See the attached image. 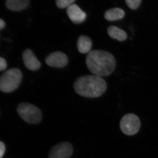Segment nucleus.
Wrapping results in <instances>:
<instances>
[{
  "label": "nucleus",
  "mask_w": 158,
  "mask_h": 158,
  "mask_svg": "<svg viewBox=\"0 0 158 158\" xmlns=\"http://www.w3.org/2000/svg\"><path fill=\"white\" fill-rule=\"evenodd\" d=\"M141 0H125L129 8L133 10L137 9L141 4Z\"/></svg>",
  "instance_id": "obj_15"
},
{
  "label": "nucleus",
  "mask_w": 158,
  "mask_h": 158,
  "mask_svg": "<svg viewBox=\"0 0 158 158\" xmlns=\"http://www.w3.org/2000/svg\"><path fill=\"white\" fill-rule=\"evenodd\" d=\"M45 61L46 63L51 67L62 68L68 64L69 60L65 54L57 51L49 54L46 58Z\"/></svg>",
  "instance_id": "obj_7"
},
{
  "label": "nucleus",
  "mask_w": 158,
  "mask_h": 158,
  "mask_svg": "<svg viewBox=\"0 0 158 158\" xmlns=\"http://www.w3.org/2000/svg\"><path fill=\"white\" fill-rule=\"evenodd\" d=\"M73 148L70 143L66 141L56 144L49 152V158H70L73 154Z\"/></svg>",
  "instance_id": "obj_6"
},
{
  "label": "nucleus",
  "mask_w": 158,
  "mask_h": 158,
  "mask_svg": "<svg viewBox=\"0 0 158 158\" xmlns=\"http://www.w3.org/2000/svg\"><path fill=\"white\" fill-rule=\"evenodd\" d=\"M22 78V73L19 69H8L0 77V90L4 93L13 92L19 86Z\"/></svg>",
  "instance_id": "obj_3"
},
{
  "label": "nucleus",
  "mask_w": 158,
  "mask_h": 158,
  "mask_svg": "<svg viewBox=\"0 0 158 158\" xmlns=\"http://www.w3.org/2000/svg\"><path fill=\"white\" fill-rule=\"evenodd\" d=\"M7 64L6 60L0 57V71L5 70L7 68Z\"/></svg>",
  "instance_id": "obj_16"
},
{
  "label": "nucleus",
  "mask_w": 158,
  "mask_h": 158,
  "mask_svg": "<svg viewBox=\"0 0 158 158\" xmlns=\"http://www.w3.org/2000/svg\"><path fill=\"white\" fill-rule=\"evenodd\" d=\"M75 0H56L57 6L60 9L68 8L73 4Z\"/></svg>",
  "instance_id": "obj_14"
},
{
  "label": "nucleus",
  "mask_w": 158,
  "mask_h": 158,
  "mask_svg": "<svg viewBox=\"0 0 158 158\" xmlns=\"http://www.w3.org/2000/svg\"><path fill=\"white\" fill-rule=\"evenodd\" d=\"M30 0H6V6L11 11H20L26 9L30 3Z\"/></svg>",
  "instance_id": "obj_11"
},
{
  "label": "nucleus",
  "mask_w": 158,
  "mask_h": 158,
  "mask_svg": "<svg viewBox=\"0 0 158 158\" xmlns=\"http://www.w3.org/2000/svg\"><path fill=\"white\" fill-rule=\"evenodd\" d=\"M108 35L113 39L117 40L119 41H123L127 39V33L122 29L114 26L109 27L107 29Z\"/></svg>",
  "instance_id": "obj_12"
},
{
  "label": "nucleus",
  "mask_w": 158,
  "mask_h": 158,
  "mask_svg": "<svg viewBox=\"0 0 158 158\" xmlns=\"http://www.w3.org/2000/svg\"><path fill=\"white\" fill-rule=\"evenodd\" d=\"M76 92L80 96L88 98L99 97L107 88L106 82L102 77L88 75L80 77L73 85Z\"/></svg>",
  "instance_id": "obj_2"
},
{
  "label": "nucleus",
  "mask_w": 158,
  "mask_h": 158,
  "mask_svg": "<svg viewBox=\"0 0 158 158\" xmlns=\"http://www.w3.org/2000/svg\"><path fill=\"white\" fill-rule=\"evenodd\" d=\"M6 26V23L3 20L0 19V30H2Z\"/></svg>",
  "instance_id": "obj_18"
},
{
  "label": "nucleus",
  "mask_w": 158,
  "mask_h": 158,
  "mask_svg": "<svg viewBox=\"0 0 158 158\" xmlns=\"http://www.w3.org/2000/svg\"><path fill=\"white\" fill-rule=\"evenodd\" d=\"M67 13L69 19L74 23L79 24L84 22L87 17L86 13L74 4L67 8Z\"/></svg>",
  "instance_id": "obj_9"
},
{
  "label": "nucleus",
  "mask_w": 158,
  "mask_h": 158,
  "mask_svg": "<svg viewBox=\"0 0 158 158\" xmlns=\"http://www.w3.org/2000/svg\"><path fill=\"white\" fill-rule=\"evenodd\" d=\"M124 15L125 12L123 9L119 8H114L106 11L104 17L109 21H114L122 19Z\"/></svg>",
  "instance_id": "obj_13"
},
{
  "label": "nucleus",
  "mask_w": 158,
  "mask_h": 158,
  "mask_svg": "<svg viewBox=\"0 0 158 158\" xmlns=\"http://www.w3.org/2000/svg\"><path fill=\"white\" fill-rule=\"evenodd\" d=\"M86 64L93 75L101 77L110 75L116 67V61L112 54L101 50L90 51L87 55Z\"/></svg>",
  "instance_id": "obj_1"
},
{
  "label": "nucleus",
  "mask_w": 158,
  "mask_h": 158,
  "mask_svg": "<svg viewBox=\"0 0 158 158\" xmlns=\"http://www.w3.org/2000/svg\"><path fill=\"white\" fill-rule=\"evenodd\" d=\"M17 111L21 118L29 124H38L42 120L41 110L36 106L28 103L19 104L18 106Z\"/></svg>",
  "instance_id": "obj_4"
},
{
  "label": "nucleus",
  "mask_w": 158,
  "mask_h": 158,
  "mask_svg": "<svg viewBox=\"0 0 158 158\" xmlns=\"http://www.w3.org/2000/svg\"><path fill=\"white\" fill-rule=\"evenodd\" d=\"M6 151V146L2 141H0V158L2 157Z\"/></svg>",
  "instance_id": "obj_17"
},
{
  "label": "nucleus",
  "mask_w": 158,
  "mask_h": 158,
  "mask_svg": "<svg viewBox=\"0 0 158 158\" xmlns=\"http://www.w3.org/2000/svg\"><path fill=\"white\" fill-rule=\"evenodd\" d=\"M92 46V41L90 37L81 35L77 41V47L79 52L82 54L89 53Z\"/></svg>",
  "instance_id": "obj_10"
},
{
  "label": "nucleus",
  "mask_w": 158,
  "mask_h": 158,
  "mask_svg": "<svg viewBox=\"0 0 158 158\" xmlns=\"http://www.w3.org/2000/svg\"><path fill=\"white\" fill-rule=\"evenodd\" d=\"M140 119L134 114H127L122 118L120 127L123 132L127 135H133L138 132L140 127Z\"/></svg>",
  "instance_id": "obj_5"
},
{
  "label": "nucleus",
  "mask_w": 158,
  "mask_h": 158,
  "mask_svg": "<svg viewBox=\"0 0 158 158\" xmlns=\"http://www.w3.org/2000/svg\"><path fill=\"white\" fill-rule=\"evenodd\" d=\"M22 57L25 66L29 70L35 71L41 67V63L30 49H27L23 52Z\"/></svg>",
  "instance_id": "obj_8"
}]
</instances>
